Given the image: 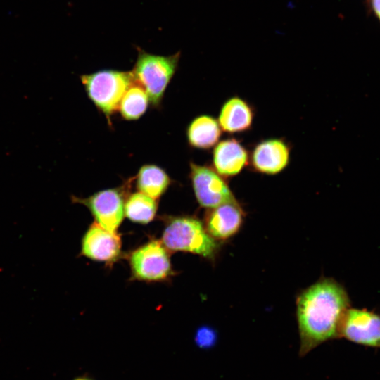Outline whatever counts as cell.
Wrapping results in <instances>:
<instances>
[{
  "label": "cell",
  "mask_w": 380,
  "mask_h": 380,
  "mask_svg": "<svg viewBox=\"0 0 380 380\" xmlns=\"http://www.w3.org/2000/svg\"><path fill=\"white\" fill-rule=\"evenodd\" d=\"M349 307L347 291L333 278H322L303 290L296 299L300 356L338 338L339 322Z\"/></svg>",
  "instance_id": "cell-1"
},
{
  "label": "cell",
  "mask_w": 380,
  "mask_h": 380,
  "mask_svg": "<svg viewBox=\"0 0 380 380\" xmlns=\"http://www.w3.org/2000/svg\"><path fill=\"white\" fill-rule=\"evenodd\" d=\"M163 243L173 251H185L203 258H214L217 241L207 232L204 224L193 217H178L169 221L163 235Z\"/></svg>",
  "instance_id": "cell-2"
},
{
  "label": "cell",
  "mask_w": 380,
  "mask_h": 380,
  "mask_svg": "<svg viewBox=\"0 0 380 380\" xmlns=\"http://www.w3.org/2000/svg\"><path fill=\"white\" fill-rule=\"evenodd\" d=\"M180 53L164 56L139 50L134 68L132 71L134 83L144 89L149 102L158 106L177 68Z\"/></svg>",
  "instance_id": "cell-3"
},
{
  "label": "cell",
  "mask_w": 380,
  "mask_h": 380,
  "mask_svg": "<svg viewBox=\"0 0 380 380\" xmlns=\"http://www.w3.org/2000/svg\"><path fill=\"white\" fill-rule=\"evenodd\" d=\"M80 79L89 98L108 120L118 109L126 91L134 84L132 71L103 70L83 75Z\"/></svg>",
  "instance_id": "cell-4"
},
{
  "label": "cell",
  "mask_w": 380,
  "mask_h": 380,
  "mask_svg": "<svg viewBox=\"0 0 380 380\" xmlns=\"http://www.w3.org/2000/svg\"><path fill=\"white\" fill-rule=\"evenodd\" d=\"M190 179L199 205L209 209L237 201L225 178L213 167L190 163Z\"/></svg>",
  "instance_id": "cell-5"
},
{
  "label": "cell",
  "mask_w": 380,
  "mask_h": 380,
  "mask_svg": "<svg viewBox=\"0 0 380 380\" xmlns=\"http://www.w3.org/2000/svg\"><path fill=\"white\" fill-rule=\"evenodd\" d=\"M338 338L373 348H380V315L365 309L348 308L338 327Z\"/></svg>",
  "instance_id": "cell-6"
},
{
  "label": "cell",
  "mask_w": 380,
  "mask_h": 380,
  "mask_svg": "<svg viewBox=\"0 0 380 380\" xmlns=\"http://www.w3.org/2000/svg\"><path fill=\"white\" fill-rule=\"evenodd\" d=\"M129 264L133 276L141 281H163L172 273L168 253L158 241H151L132 252Z\"/></svg>",
  "instance_id": "cell-7"
},
{
  "label": "cell",
  "mask_w": 380,
  "mask_h": 380,
  "mask_svg": "<svg viewBox=\"0 0 380 380\" xmlns=\"http://www.w3.org/2000/svg\"><path fill=\"white\" fill-rule=\"evenodd\" d=\"M72 202L84 205L103 228L116 232L125 215L123 191L120 189L100 191L83 198L72 196Z\"/></svg>",
  "instance_id": "cell-8"
},
{
  "label": "cell",
  "mask_w": 380,
  "mask_h": 380,
  "mask_svg": "<svg viewBox=\"0 0 380 380\" xmlns=\"http://www.w3.org/2000/svg\"><path fill=\"white\" fill-rule=\"evenodd\" d=\"M291 151V146L282 138L262 139L249 153L248 165L257 173L277 175L288 167Z\"/></svg>",
  "instance_id": "cell-9"
},
{
  "label": "cell",
  "mask_w": 380,
  "mask_h": 380,
  "mask_svg": "<svg viewBox=\"0 0 380 380\" xmlns=\"http://www.w3.org/2000/svg\"><path fill=\"white\" fill-rule=\"evenodd\" d=\"M244 217L242 207L236 201L208 209L203 224L207 232L215 240L225 241L239 231Z\"/></svg>",
  "instance_id": "cell-10"
},
{
  "label": "cell",
  "mask_w": 380,
  "mask_h": 380,
  "mask_svg": "<svg viewBox=\"0 0 380 380\" xmlns=\"http://www.w3.org/2000/svg\"><path fill=\"white\" fill-rule=\"evenodd\" d=\"M121 240L116 232H112L93 223L82 240L81 254L91 260L110 262L119 255Z\"/></svg>",
  "instance_id": "cell-11"
},
{
  "label": "cell",
  "mask_w": 380,
  "mask_h": 380,
  "mask_svg": "<svg viewBox=\"0 0 380 380\" xmlns=\"http://www.w3.org/2000/svg\"><path fill=\"white\" fill-rule=\"evenodd\" d=\"M212 160L213 168L229 179L239 175L249 165V152L241 141L229 137L215 146Z\"/></svg>",
  "instance_id": "cell-12"
},
{
  "label": "cell",
  "mask_w": 380,
  "mask_h": 380,
  "mask_svg": "<svg viewBox=\"0 0 380 380\" xmlns=\"http://www.w3.org/2000/svg\"><path fill=\"white\" fill-rule=\"evenodd\" d=\"M255 110L253 106L239 96H231L222 105L217 121L222 131L229 134H241L253 126Z\"/></svg>",
  "instance_id": "cell-13"
},
{
  "label": "cell",
  "mask_w": 380,
  "mask_h": 380,
  "mask_svg": "<svg viewBox=\"0 0 380 380\" xmlns=\"http://www.w3.org/2000/svg\"><path fill=\"white\" fill-rule=\"evenodd\" d=\"M186 134L191 146L208 150L219 142L222 129L217 119L209 115H201L191 121Z\"/></svg>",
  "instance_id": "cell-14"
},
{
  "label": "cell",
  "mask_w": 380,
  "mask_h": 380,
  "mask_svg": "<svg viewBox=\"0 0 380 380\" xmlns=\"http://www.w3.org/2000/svg\"><path fill=\"white\" fill-rule=\"evenodd\" d=\"M170 182L167 174L154 165L141 167L136 177V186L139 191L155 199L167 190Z\"/></svg>",
  "instance_id": "cell-15"
},
{
  "label": "cell",
  "mask_w": 380,
  "mask_h": 380,
  "mask_svg": "<svg viewBox=\"0 0 380 380\" xmlns=\"http://www.w3.org/2000/svg\"><path fill=\"white\" fill-rule=\"evenodd\" d=\"M156 210V199L141 192L131 194L125 202V215L135 222H149L153 219Z\"/></svg>",
  "instance_id": "cell-16"
},
{
  "label": "cell",
  "mask_w": 380,
  "mask_h": 380,
  "mask_svg": "<svg viewBox=\"0 0 380 380\" xmlns=\"http://www.w3.org/2000/svg\"><path fill=\"white\" fill-rule=\"evenodd\" d=\"M149 99L142 87L132 84L125 93L119 105L121 115L126 120L139 118L146 110Z\"/></svg>",
  "instance_id": "cell-17"
},
{
  "label": "cell",
  "mask_w": 380,
  "mask_h": 380,
  "mask_svg": "<svg viewBox=\"0 0 380 380\" xmlns=\"http://www.w3.org/2000/svg\"><path fill=\"white\" fill-rule=\"evenodd\" d=\"M216 333L208 327L199 328L195 335L196 343L201 348H210L215 343Z\"/></svg>",
  "instance_id": "cell-18"
},
{
  "label": "cell",
  "mask_w": 380,
  "mask_h": 380,
  "mask_svg": "<svg viewBox=\"0 0 380 380\" xmlns=\"http://www.w3.org/2000/svg\"><path fill=\"white\" fill-rule=\"evenodd\" d=\"M372 12L380 22V0H369Z\"/></svg>",
  "instance_id": "cell-19"
},
{
  "label": "cell",
  "mask_w": 380,
  "mask_h": 380,
  "mask_svg": "<svg viewBox=\"0 0 380 380\" xmlns=\"http://www.w3.org/2000/svg\"><path fill=\"white\" fill-rule=\"evenodd\" d=\"M74 380H91V379H90L89 378H86V377H79V378H77V379H75Z\"/></svg>",
  "instance_id": "cell-20"
}]
</instances>
